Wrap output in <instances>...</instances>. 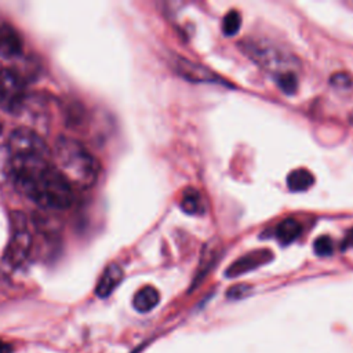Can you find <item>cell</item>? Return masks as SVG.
<instances>
[{"label":"cell","mask_w":353,"mask_h":353,"mask_svg":"<svg viewBox=\"0 0 353 353\" xmlns=\"http://www.w3.org/2000/svg\"><path fill=\"white\" fill-rule=\"evenodd\" d=\"M7 148L11 156H51L43 138L26 127L14 130Z\"/></svg>","instance_id":"8992f818"},{"label":"cell","mask_w":353,"mask_h":353,"mask_svg":"<svg viewBox=\"0 0 353 353\" xmlns=\"http://www.w3.org/2000/svg\"><path fill=\"white\" fill-rule=\"evenodd\" d=\"M11 236L4 251L3 262L11 268H21L30 255L33 239L28 221L23 214L15 211L11 214Z\"/></svg>","instance_id":"277c9868"},{"label":"cell","mask_w":353,"mask_h":353,"mask_svg":"<svg viewBox=\"0 0 353 353\" xmlns=\"http://www.w3.org/2000/svg\"><path fill=\"white\" fill-rule=\"evenodd\" d=\"M301 233H302V225L296 219H291V218L281 221L274 230V234L281 244H290L295 241L301 236Z\"/></svg>","instance_id":"4fadbf2b"},{"label":"cell","mask_w":353,"mask_h":353,"mask_svg":"<svg viewBox=\"0 0 353 353\" xmlns=\"http://www.w3.org/2000/svg\"><path fill=\"white\" fill-rule=\"evenodd\" d=\"M313 248L317 255H330L334 251V243L328 236H320L314 240Z\"/></svg>","instance_id":"d6986e66"},{"label":"cell","mask_w":353,"mask_h":353,"mask_svg":"<svg viewBox=\"0 0 353 353\" xmlns=\"http://www.w3.org/2000/svg\"><path fill=\"white\" fill-rule=\"evenodd\" d=\"M51 161L70 188L88 189L98 178L99 164L79 141L61 137L55 142Z\"/></svg>","instance_id":"7a4b0ae2"},{"label":"cell","mask_w":353,"mask_h":353,"mask_svg":"<svg viewBox=\"0 0 353 353\" xmlns=\"http://www.w3.org/2000/svg\"><path fill=\"white\" fill-rule=\"evenodd\" d=\"M273 258V252L270 250L262 248L251 251L243 256H240L237 261H234L225 272L228 277H236L243 273L251 272L265 263H268Z\"/></svg>","instance_id":"52a82bcc"},{"label":"cell","mask_w":353,"mask_h":353,"mask_svg":"<svg viewBox=\"0 0 353 353\" xmlns=\"http://www.w3.org/2000/svg\"><path fill=\"white\" fill-rule=\"evenodd\" d=\"M277 84L280 90L285 94H294L298 88V77L296 73H287L277 79Z\"/></svg>","instance_id":"ac0fdd59"},{"label":"cell","mask_w":353,"mask_h":353,"mask_svg":"<svg viewBox=\"0 0 353 353\" xmlns=\"http://www.w3.org/2000/svg\"><path fill=\"white\" fill-rule=\"evenodd\" d=\"M25 101V84L12 69H0V108L6 112L21 110Z\"/></svg>","instance_id":"5b68a950"},{"label":"cell","mask_w":353,"mask_h":353,"mask_svg":"<svg viewBox=\"0 0 353 353\" xmlns=\"http://www.w3.org/2000/svg\"><path fill=\"white\" fill-rule=\"evenodd\" d=\"M240 47L247 57L269 72L276 80L287 73H295L299 66L294 55L262 40H243Z\"/></svg>","instance_id":"3957f363"},{"label":"cell","mask_w":353,"mask_h":353,"mask_svg":"<svg viewBox=\"0 0 353 353\" xmlns=\"http://www.w3.org/2000/svg\"><path fill=\"white\" fill-rule=\"evenodd\" d=\"M219 252H221L219 251V244L214 243V241H210L203 248V254H201V258H200V266H199V270H197V274H196V280H200L207 274V272L211 269L214 262L218 259Z\"/></svg>","instance_id":"9a60e30c"},{"label":"cell","mask_w":353,"mask_h":353,"mask_svg":"<svg viewBox=\"0 0 353 353\" xmlns=\"http://www.w3.org/2000/svg\"><path fill=\"white\" fill-rule=\"evenodd\" d=\"M175 69L183 79L194 83H223L211 69L192 62L186 58H176Z\"/></svg>","instance_id":"ba28073f"},{"label":"cell","mask_w":353,"mask_h":353,"mask_svg":"<svg viewBox=\"0 0 353 353\" xmlns=\"http://www.w3.org/2000/svg\"><path fill=\"white\" fill-rule=\"evenodd\" d=\"M123 269L117 265V263H110L105 268V270L102 272L98 283H97V287H95V294L99 296V298H106L109 296L114 290L116 287L121 283L123 280Z\"/></svg>","instance_id":"9c48e42d"},{"label":"cell","mask_w":353,"mask_h":353,"mask_svg":"<svg viewBox=\"0 0 353 353\" xmlns=\"http://www.w3.org/2000/svg\"><path fill=\"white\" fill-rule=\"evenodd\" d=\"M11 178L19 193L47 210H65L73 201L70 185L51 156H11Z\"/></svg>","instance_id":"6da1fadb"},{"label":"cell","mask_w":353,"mask_h":353,"mask_svg":"<svg viewBox=\"0 0 353 353\" xmlns=\"http://www.w3.org/2000/svg\"><path fill=\"white\" fill-rule=\"evenodd\" d=\"M0 130H1V124H0Z\"/></svg>","instance_id":"603a6c76"},{"label":"cell","mask_w":353,"mask_h":353,"mask_svg":"<svg viewBox=\"0 0 353 353\" xmlns=\"http://www.w3.org/2000/svg\"><path fill=\"white\" fill-rule=\"evenodd\" d=\"M22 52V39L8 25H0V57L14 58Z\"/></svg>","instance_id":"30bf717a"},{"label":"cell","mask_w":353,"mask_h":353,"mask_svg":"<svg viewBox=\"0 0 353 353\" xmlns=\"http://www.w3.org/2000/svg\"><path fill=\"white\" fill-rule=\"evenodd\" d=\"M331 84H334L336 88H347L352 84V79L347 73H335L331 77Z\"/></svg>","instance_id":"ffe728a7"},{"label":"cell","mask_w":353,"mask_h":353,"mask_svg":"<svg viewBox=\"0 0 353 353\" xmlns=\"http://www.w3.org/2000/svg\"><path fill=\"white\" fill-rule=\"evenodd\" d=\"M241 26V15L236 10H230L225 17L222 22V30L228 36H233L239 32Z\"/></svg>","instance_id":"2e32d148"},{"label":"cell","mask_w":353,"mask_h":353,"mask_svg":"<svg viewBox=\"0 0 353 353\" xmlns=\"http://www.w3.org/2000/svg\"><path fill=\"white\" fill-rule=\"evenodd\" d=\"M11 178V154L6 146H0V183Z\"/></svg>","instance_id":"e0dca14e"},{"label":"cell","mask_w":353,"mask_h":353,"mask_svg":"<svg viewBox=\"0 0 353 353\" xmlns=\"http://www.w3.org/2000/svg\"><path fill=\"white\" fill-rule=\"evenodd\" d=\"M250 291V285H244V284H240V285H233L229 291H228V296L232 298V299H237V298H241L244 296L247 292Z\"/></svg>","instance_id":"44dd1931"},{"label":"cell","mask_w":353,"mask_h":353,"mask_svg":"<svg viewBox=\"0 0 353 353\" xmlns=\"http://www.w3.org/2000/svg\"><path fill=\"white\" fill-rule=\"evenodd\" d=\"M159 301H160L159 291L152 285H145L141 290H138L137 294L134 295L132 305L135 310H138L139 313H146V312H150L159 303Z\"/></svg>","instance_id":"8fae6325"},{"label":"cell","mask_w":353,"mask_h":353,"mask_svg":"<svg viewBox=\"0 0 353 353\" xmlns=\"http://www.w3.org/2000/svg\"><path fill=\"white\" fill-rule=\"evenodd\" d=\"M181 208L183 212L190 215H199L204 212V201L201 193L194 188H188L182 193Z\"/></svg>","instance_id":"7c38bea8"},{"label":"cell","mask_w":353,"mask_h":353,"mask_svg":"<svg viewBox=\"0 0 353 353\" xmlns=\"http://www.w3.org/2000/svg\"><path fill=\"white\" fill-rule=\"evenodd\" d=\"M0 353H12V346L7 342L0 341Z\"/></svg>","instance_id":"7402d4cb"},{"label":"cell","mask_w":353,"mask_h":353,"mask_svg":"<svg viewBox=\"0 0 353 353\" xmlns=\"http://www.w3.org/2000/svg\"><path fill=\"white\" fill-rule=\"evenodd\" d=\"M314 183L313 174L306 168H296L287 176V186L292 192L307 190Z\"/></svg>","instance_id":"5bb4252c"}]
</instances>
